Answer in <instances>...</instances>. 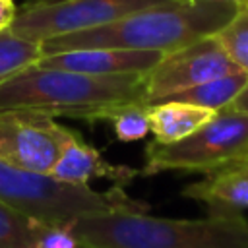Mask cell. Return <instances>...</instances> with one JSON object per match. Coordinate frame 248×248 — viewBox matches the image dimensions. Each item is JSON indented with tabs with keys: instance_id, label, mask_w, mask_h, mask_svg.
I'll return each instance as SVG.
<instances>
[{
	"instance_id": "6da1fadb",
	"label": "cell",
	"mask_w": 248,
	"mask_h": 248,
	"mask_svg": "<svg viewBox=\"0 0 248 248\" xmlns=\"http://www.w3.org/2000/svg\"><path fill=\"white\" fill-rule=\"evenodd\" d=\"M236 2L167 0L134 12L114 23L41 43L43 56L79 48H126L172 52L217 35L236 14Z\"/></svg>"
},
{
	"instance_id": "7a4b0ae2",
	"label": "cell",
	"mask_w": 248,
	"mask_h": 248,
	"mask_svg": "<svg viewBox=\"0 0 248 248\" xmlns=\"http://www.w3.org/2000/svg\"><path fill=\"white\" fill-rule=\"evenodd\" d=\"M145 76H89L33 64L0 81V110L31 108L93 122L107 107L145 103Z\"/></svg>"
},
{
	"instance_id": "3957f363",
	"label": "cell",
	"mask_w": 248,
	"mask_h": 248,
	"mask_svg": "<svg viewBox=\"0 0 248 248\" xmlns=\"http://www.w3.org/2000/svg\"><path fill=\"white\" fill-rule=\"evenodd\" d=\"M70 225L89 248H248V219L238 211H211L203 219L103 213L79 217Z\"/></svg>"
},
{
	"instance_id": "277c9868",
	"label": "cell",
	"mask_w": 248,
	"mask_h": 248,
	"mask_svg": "<svg viewBox=\"0 0 248 248\" xmlns=\"http://www.w3.org/2000/svg\"><path fill=\"white\" fill-rule=\"evenodd\" d=\"M0 202L45 225H68L85 215L145 213L149 209L120 186L99 192L60 182L48 174L25 172L4 161H0Z\"/></svg>"
},
{
	"instance_id": "5b68a950",
	"label": "cell",
	"mask_w": 248,
	"mask_h": 248,
	"mask_svg": "<svg viewBox=\"0 0 248 248\" xmlns=\"http://www.w3.org/2000/svg\"><path fill=\"white\" fill-rule=\"evenodd\" d=\"M248 147V112L223 108L207 124L174 143L145 145V165L140 176L165 170L213 172L240 157Z\"/></svg>"
},
{
	"instance_id": "8992f818",
	"label": "cell",
	"mask_w": 248,
	"mask_h": 248,
	"mask_svg": "<svg viewBox=\"0 0 248 248\" xmlns=\"http://www.w3.org/2000/svg\"><path fill=\"white\" fill-rule=\"evenodd\" d=\"M161 2L167 0H29L17 8L10 29L23 39L43 43L114 23Z\"/></svg>"
},
{
	"instance_id": "52a82bcc",
	"label": "cell",
	"mask_w": 248,
	"mask_h": 248,
	"mask_svg": "<svg viewBox=\"0 0 248 248\" xmlns=\"http://www.w3.org/2000/svg\"><path fill=\"white\" fill-rule=\"evenodd\" d=\"M74 134L43 110H0V161L25 172L50 176Z\"/></svg>"
},
{
	"instance_id": "ba28073f",
	"label": "cell",
	"mask_w": 248,
	"mask_h": 248,
	"mask_svg": "<svg viewBox=\"0 0 248 248\" xmlns=\"http://www.w3.org/2000/svg\"><path fill=\"white\" fill-rule=\"evenodd\" d=\"M234 72L242 70L229 58L215 35L200 39L163 54L157 66L145 76V105L159 103L169 95Z\"/></svg>"
},
{
	"instance_id": "9c48e42d",
	"label": "cell",
	"mask_w": 248,
	"mask_h": 248,
	"mask_svg": "<svg viewBox=\"0 0 248 248\" xmlns=\"http://www.w3.org/2000/svg\"><path fill=\"white\" fill-rule=\"evenodd\" d=\"M163 52L155 50H126V48H79L56 54H45L37 62L43 68L79 72L89 76H128L149 74Z\"/></svg>"
},
{
	"instance_id": "30bf717a",
	"label": "cell",
	"mask_w": 248,
	"mask_h": 248,
	"mask_svg": "<svg viewBox=\"0 0 248 248\" xmlns=\"http://www.w3.org/2000/svg\"><path fill=\"white\" fill-rule=\"evenodd\" d=\"M138 174L140 169L128 165H112L105 161L101 151L85 143L78 132L62 151L54 169L50 170L52 178L76 186H89L91 178H107L114 182V186H126Z\"/></svg>"
},
{
	"instance_id": "8fae6325",
	"label": "cell",
	"mask_w": 248,
	"mask_h": 248,
	"mask_svg": "<svg viewBox=\"0 0 248 248\" xmlns=\"http://www.w3.org/2000/svg\"><path fill=\"white\" fill-rule=\"evenodd\" d=\"M215 114L217 112L211 108L176 101H165L147 107L149 132L153 134V141L157 143H174L178 140H184L186 136L207 124Z\"/></svg>"
},
{
	"instance_id": "7c38bea8",
	"label": "cell",
	"mask_w": 248,
	"mask_h": 248,
	"mask_svg": "<svg viewBox=\"0 0 248 248\" xmlns=\"http://www.w3.org/2000/svg\"><path fill=\"white\" fill-rule=\"evenodd\" d=\"M182 196L203 202L213 213L248 209V176L236 170H213L182 190Z\"/></svg>"
},
{
	"instance_id": "4fadbf2b",
	"label": "cell",
	"mask_w": 248,
	"mask_h": 248,
	"mask_svg": "<svg viewBox=\"0 0 248 248\" xmlns=\"http://www.w3.org/2000/svg\"><path fill=\"white\" fill-rule=\"evenodd\" d=\"M246 83H248V76L244 72H234V74L200 83L196 87L178 91L174 95H169L159 103L176 101V103H188V105H196V107H203V108H211V110L219 112V110L231 107V103L246 87Z\"/></svg>"
},
{
	"instance_id": "5bb4252c",
	"label": "cell",
	"mask_w": 248,
	"mask_h": 248,
	"mask_svg": "<svg viewBox=\"0 0 248 248\" xmlns=\"http://www.w3.org/2000/svg\"><path fill=\"white\" fill-rule=\"evenodd\" d=\"M41 56V43L23 39L10 27L0 31V81L37 64Z\"/></svg>"
},
{
	"instance_id": "9a60e30c",
	"label": "cell",
	"mask_w": 248,
	"mask_h": 248,
	"mask_svg": "<svg viewBox=\"0 0 248 248\" xmlns=\"http://www.w3.org/2000/svg\"><path fill=\"white\" fill-rule=\"evenodd\" d=\"M43 227L45 223L0 202V248H35Z\"/></svg>"
},
{
	"instance_id": "2e32d148",
	"label": "cell",
	"mask_w": 248,
	"mask_h": 248,
	"mask_svg": "<svg viewBox=\"0 0 248 248\" xmlns=\"http://www.w3.org/2000/svg\"><path fill=\"white\" fill-rule=\"evenodd\" d=\"M145 103H126L107 107L99 120H110L114 126V134L120 141H138L149 134V118H147Z\"/></svg>"
},
{
	"instance_id": "e0dca14e",
	"label": "cell",
	"mask_w": 248,
	"mask_h": 248,
	"mask_svg": "<svg viewBox=\"0 0 248 248\" xmlns=\"http://www.w3.org/2000/svg\"><path fill=\"white\" fill-rule=\"evenodd\" d=\"M215 37L238 70L248 76V0L238 4L234 17Z\"/></svg>"
},
{
	"instance_id": "ac0fdd59",
	"label": "cell",
	"mask_w": 248,
	"mask_h": 248,
	"mask_svg": "<svg viewBox=\"0 0 248 248\" xmlns=\"http://www.w3.org/2000/svg\"><path fill=\"white\" fill-rule=\"evenodd\" d=\"M81 242L78 240L72 225H45L39 232L35 248H79Z\"/></svg>"
},
{
	"instance_id": "d6986e66",
	"label": "cell",
	"mask_w": 248,
	"mask_h": 248,
	"mask_svg": "<svg viewBox=\"0 0 248 248\" xmlns=\"http://www.w3.org/2000/svg\"><path fill=\"white\" fill-rule=\"evenodd\" d=\"M16 4L14 0H0V31L2 29H8L16 17Z\"/></svg>"
},
{
	"instance_id": "ffe728a7",
	"label": "cell",
	"mask_w": 248,
	"mask_h": 248,
	"mask_svg": "<svg viewBox=\"0 0 248 248\" xmlns=\"http://www.w3.org/2000/svg\"><path fill=\"white\" fill-rule=\"evenodd\" d=\"M227 108L240 110V112H248V83H246V87L236 95V99L231 103V107H227Z\"/></svg>"
},
{
	"instance_id": "44dd1931",
	"label": "cell",
	"mask_w": 248,
	"mask_h": 248,
	"mask_svg": "<svg viewBox=\"0 0 248 248\" xmlns=\"http://www.w3.org/2000/svg\"><path fill=\"white\" fill-rule=\"evenodd\" d=\"M221 169H225V170H236V172H242V174L248 176V157H238V159L227 163V165L221 167ZM217 170H219V169H217Z\"/></svg>"
},
{
	"instance_id": "7402d4cb",
	"label": "cell",
	"mask_w": 248,
	"mask_h": 248,
	"mask_svg": "<svg viewBox=\"0 0 248 248\" xmlns=\"http://www.w3.org/2000/svg\"><path fill=\"white\" fill-rule=\"evenodd\" d=\"M217 2H236V4H240L242 0H217Z\"/></svg>"
},
{
	"instance_id": "603a6c76",
	"label": "cell",
	"mask_w": 248,
	"mask_h": 248,
	"mask_svg": "<svg viewBox=\"0 0 248 248\" xmlns=\"http://www.w3.org/2000/svg\"><path fill=\"white\" fill-rule=\"evenodd\" d=\"M240 157H248V147H246V151H244V153H242ZM236 159H238V157H236Z\"/></svg>"
},
{
	"instance_id": "cb8c5ba5",
	"label": "cell",
	"mask_w": 248,
	"mask_h": 248,
	"mask_svg": "<svg viewBox=\"0 0 248 248\" xmlns=\"http://www.w3.org/2000/svg\"><path fill=\"white\" fill-rule=\"evenodd\" d=\"M79 248H89V246H85V244H81V246H79Z\"/></svg>"
}]
</instances>
